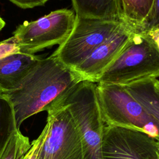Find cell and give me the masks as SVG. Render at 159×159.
Returning a JSON list of instances; mask_svg holds the SVG:
<instances>
[{
  "label": "cell",
  "mask_w": 159,
  "mask_h": 159,
  "mask_svg": "<svg viewBox=\"0 0 159 159\" xmlns=\"http://www.w3.org/2000/svg\"><path fill=\"white\" fill-rule=\"evenodd\" d=\"M75 18L71 10L61 9L36 20L24 22L13 32L20 52L34 54L54 45H60L71 32Z\"/></svg>",
  "instance_id": "cell-7"
},
{
  "label": "cell",
  "mask_w": 159,
  "mask_h": 159,
  "mask_svg": "<svg viewBox=\"0 0 159 159\" xmlns=\"http://www.w3.org/2000/svg\"><path fill=\"white\" fill-rule=\"evenodd\" d=\"M18 129L12 105L5 93L0 91V157Z\"/></svg>",
  "instance_id": "cell-13"
},
{
  "label": "cell",
  "mask_w": 159,
  "mask_h": 159,
  "mask_svg": "<svg viewBox=\"0 0 159 159\" xmlns=\"http://www.w3.org/2000/svg\"><path fill=\"white\" fill-rule=\"evenodd\" d=\"M97 94L105 125L139 130L159 141V123L123 86L97 83Z\"/></svg>",
  "instance_id": "cell-4"
},
{
  "label": "cell",
  "mask_w": 159,
  "mask_h": 159,
  "mask_svg": "<svg viewBox=\"0 0 159 159\" xmlns=\"http://www.w3.org/2000/svg\"><path fill=\"white\" fill-rule=\"evenodd\" d=\"M125 24L122 20L76 16L70 35L52 55L75 70Z\"/></svg>",
  "instance_id": "cell-5"
},
{
  "label": "cell",
  "mask_w": 159,
  "mask_h": 159,
  "mask_svg": "<svg viewBox=\"0 0 159 159\" xmlns=\"http://www.w3.org/2000/svg\"><path fill=\"white\" fill-rule=\"evenodd\" d=\"M146 33H147L153 39L157 46L159 47V29L147 32Z\"/></svg>",
  "instance_id": "cell-20"
},
{
  "label": "cell",
  "mask_w": 159,
  "mask_h": 159,
  "mask_svg": "<svg viewBox=\"0 0 159 159\" xmlns=\"http://www.w3.org/2000/svg\"><path fill=\"white\" fill-rule=\"evenodd\" d=\"M155 80L145 79L123 86L159 123V88Z\"/></svg>",
  "instance_id": "cell-12"
},
{
  "label": "cell",
  "mask_w": 159,
  "mask_h": 159,
  "mask_svg": "<svg viewBox=\"0 0 159 159\" xmlns=\"http://www.w3.org/2000/svg\"><path fill=\"white\" fill-rule=\"evenodd\" d=\"M34 54L18 52L0 59V91L16 89L40 60Z\"/></svg>",
  "instance_id": "cell-10"
},
{
  "label": "cell",
  "mask_w": 159,
  "mask_h": 159,
  "mask_svg": "<svg viewBox=\"0 0 159 159\" xmlns=\"http://www.w3.org/2000/svg\"><path fill=\"white\" fill-rule=\"evenodd\" d=\"M157 159H159V141H157Z\"/></svg>",
  "instance_id": "cell-22"
},
{
  "label": "cell",
  "mask_w": 159,
  "mask_h": 159,
  "mask_svg": "<svg viewBox=\"0 0 159 159\" xmlns=\"http://www.w3.org/2000/svg\"><path fill=\"white\" fill-rule=\"evenodd\" d=\"M29 138L18 129L6 145L0 159H22L30 147Z\"/></svg>",
  "instance_id": "cell-15"
},
{
  "label": "cell",
  "mask_w": 159,
  "mask_h": 159,
  "mask_svg": "<svg viewBox=\"0 0 159 159\" xmlns=\"http://www.w3.org/2000/svg\"><path fill=\"white\" fill-rule=\"evenodd\" d=\"M81 76L52 55L40 58L15 89L5 92L19 129L28 117L47 108L68 89L82 81Z\"/></svg>",
  "instance_id": "cell-1"
},
{
  "label": "cell",
  "mask_w": 159,
  "mask_h": 159,
  "mask_svg": "<svg viewBox=\"0 0 159 159\" xmlns=\"http://www.w3.org/2000/svg\"><path fill=\"white\" fill-rule=\"evenodd\" d=\"M134 29L145 32L159 29V0H153L149 13L142 24Z\"/></svg>",
  "instance_id": "cell-16"
},
{
  "label": "cell",
  "mask_w": 159,
  "mask_h": 159,
  "mask_svg": "<svg viewBox=\"0 0 159 159\" xmlns=\"http://www.w3.org/2000/svg\"><path fill=\"white\" fill-rule=\"evenodd\" d=\"M157 140L143 132L105 125L102 139L103 159H157Z\"/></svg>",
  "instance_id": "cell-8"
},
{
  "label": "cell",
  "mask_w": 159,
  "mask_h": 159,
  "mask_svg": "<svg viewBox=\"0 0 159 159\" xmlns=\"http://www.w3.org/2000/svg\"><path fill=\"white\" fill-rule=\"evenodd\" d=\"M18 52H20L19 47L14 36L0 42V59Z\"/></svg>",
  "instance_id": "cell-18"
},
{
  "label": "cell",
  "mask_w": 159,
  "mask_h": 159,
  "mask_svg": "<svg viewBox=\"0 0 159 159\" xmlns=\"http://www.w3.org/2000/svg\"><path fill=\"white\" fill-rule=\"evenodd\" d=\"M6 23L4 22V20L1 18V17L0 16V31L2 30V29L4 27Z\"/></svg>",
  "instance_id": "cell-21"
},
{
  "label": "cell",
  "mask_w": 159,
  "mask_h": 159,
  "mask_svg": "<svg viewBox=\"0 0 159 159\" xmlns=\"http://www.w3.org/2000/svg\"><path fill=\"white\" fill-rule=\"evenodd\" d=\"M159 77V47L146 32L134 29L120 52L96 83L124 86Z\"/></svg>",
  "instance_id": "cell-2"
},
{
  "label": "cell",
  "mask_w": 159,
  "mask_h": 159,
  "mask_svg": "<svg viewBox=\"0 0 159 159\" xmlns=\"http://www.w3.org/2000/svg\"><path fill=\"white\" fill-rule=\"evenodd\" d=\"M134 29L125 24L109 39L98 46L74 70L83 80L97 82L107 67L115 60L130 38Z\"/></svg>",
  "instance_id": "cell-9"
},
{
  "label": "cell",
  "mask_w": 159,
  "mask_h": 159,
  "mask_svg": "<svg viewBox=\"0 0 159 159\" xmlns=\"http://www.w3.org/2000/svg\"><path fill=\"white\" fill-rule=\"evenodd\" d=\"M155 84H156L157 86L159 88V80H158L157 78H155Z\"/></svg>",
  "instance_id": "cell-23"
},
{
  "label": "cell",
  "mask_w": 159,
  "mask_h": 159,
  "mask_svg": "<svg viewBox=\"0 0 159 159\" xmlns=\"http://www.w3.org/2000/svg\"><path fill=\"white\" fill-rule=\"evenodd\" d=\"M46 111L48 130L37 159H83L80 130L68 107L54 101Z\"/></svg>",
  "instance_id": "cell-6"
},
{
  "label": "cell",
  "mask_w": 159,
  "mask_h": 159,
  "mask_svg": "<svg viewBox=\"0 0 159 159\" xmlns=\"http://www.w3.org/2000/svg\"><path fill=\"white\" fill-rule=\"evenodd\" d=\"M48 130V124L46 123L42 132L38 137V138L32 141L30 147L27 152L25 153L22 159H37L41 146L47 135Z\"/></svg>",
  "instance_id": "cell-17"
},
{
  "label": "cell",
  "mask_w": 159,
  "mask_h": 159,
  "mask_svg": "<svg viewBox=\"0 0 159 159\" xmlns=\"http://www.w3.org/2000/svg\"><path fill=\"white\" fill-rule=\"evenodd\" d=\"M13 4L22 8L29 9L42 6L49 0H9Z\"/></svg>",
  "instance_id": "cell-19"
},
{
  "label": "cell",
  "mask_w": 159,
  "mask_h": 159,
  "mask_svg": "<svg viewBox=\"0 0 159 159\" xmlns=\"http://www.w3.org/2000/svg\"><path fill=\"white\" fill-rule=\"evenodd\" d=\"M77 17L122 20L120 0H71Z\"/></svg>",
  "instance_id": "cell-11"
},
{
  "label": "cell",
  "mask_w": 159,
  "mask_h": 159,
  "mask_svg": "<svg viewBox=\"0 0 159 159\" xmlns=\"http://www.w3.org/2000/svg\"><path fill=\"white\" fill-rule=\"evenodd\" d=\"M120 2L122 20L135 29L149 13L153 0H120Z\"/></svg>",
  "instance_id": "cell-14"
},
{
  "label": "cell",
  "mask_w": 159,
  "mask_h": 159,
  "mask_svg": "<svg viewBox=\"0 0 159 159\" xmlns=\"http://www.w3.org/2000/svg\"><path fill=\"white\" fill-rule=\"evenodd\" d=\"M54 101L67 106L73 116L81 135L83 159H103L102 139L105 124L99 105L97 83L82 80Z\"/></svg>",
  "instance_id": "cell-3"
}]
</instances>
